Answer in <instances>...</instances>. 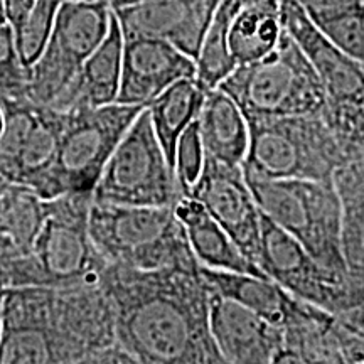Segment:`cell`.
<instances>
[{
    "mask_svg": "<svg viewBox=\"0 0 364 364\" xmlns=\"http://www.w3.org/2000/svg\"><path fill=\"white\" fill-rule=\"evenodd\" d=\"M284 34L280 0L238 2L228 31V48L236 66L265 58L277 48Z\"/></svg>",
    "mask_w": 364,
    "mask_h": 364,
    "instance_id": "603a6c76",
    "label": "cell"
},
{
    "mask_svg": "<svg viewBox=\"0 0 364 364\" xmlns=\"http://www.w3.org/2000/svg\"><path fill=\"white\" fill-rule=\"evenodd\" d=\"M29 70L21 61L14 31L0 7V100L27 97Z\"/></svg>",
    "mask_w": 364,
    "mask_h": 364,
    "instance_id": "f1b7e54d",
    "label": "cell"
},
{
    "mask_svg": "<svg viewBox=\"0 0 364 364\" xmlns=\"http://www.w3.org/2000/svg\"><path fill=\"white\" fill-rule=\"evenodd\" d=\"M236 11V0H220L208 33L204 36L201 51L196 58V81L204 91L216 88L236 68L228 48V31Z\"/></svg>",
    "mask_w": 364,
    "mask_h": 364,
    "instance_id": "484cf974",
    "label": "cell"
},
{
    "mask_svg": "<svg viewBox=\"0 0 364 364\" xmlns=\"http://www.w3.org/2000/svg\"><path fill=\"white\" fill-rule=\"evenodd\" d=\"M124 36L112 11L110 29L102 44L90 54L70 86L54 100L51 107L59 112H76L117 103L122 75Z\"/></svg>",
    "mask_w": 364,
    "mask_h": 364,
    "instance_id": "d6986e66",
    "label": "cell"
},
{
    "mask_svg": "<svg viewBox=\"0 0 364 364\" xmlns=\"http://www.w3.org/2000/svg\"><path fill=\"white\" fill-rule=\"evenodd\" d=\"M61 2L63 0H38L27 19L14 31L17 51L27 70L43 53Z\"/></svg>",
    "mask_w": 364,
    "mask_h": 364,
    "instance_id": "83f0119b",
    "label": "cell"
},
{
    "mask_svg": "<svg viewBox=\"0 0 364 364\" xmlns=\"http://www.w3.org/2000/svg\"><path fill=\"white\" fill-rule=\"evenodd\" d=\"M38 0H2V11L9 26L16 31L27 19Z\"/></svg>",
    "mask_w": 364,
    "mask_h": 364,
    "instance_id": "4dcf8cb0",
    "label": "cell"
},
{
    "mask_svg": "<svg viewBox=\"0 0 364 364\" xmlns=\"http://www.w3.org/2000/svg\"><path fill=\"white\" fill-rule=\"evenodd\" d=\"M93 2H102L112 11H117V9L122 7H129V6H135V4L144 2V0H93Z\"/></svg>",
    "mask_w": 364,
    "mask_h": 364,
    "instance_id": "d6a6232c",
    "label": "cell"
},
{
    "mask_svg": "<svg viewBox=\"0 0 364 364\" xmlns=\"http://www.w3.org/2000/svg\"><path fill=\"white\" fill-rule=\"evenodd\" d=\"M7 186H9V184H6V182H4L2 179H0V193H2V191H4V189H6V188H7Z\"/></svg>",
    "mask_w": 364,
    "mask_h": 364,
    "instance_id": "d590c367",
    "label": "cell"
},
{
    "mask_svg": "<svg viewBox=\"0 0 364 364\" xmlns=\"http://www.w3.org/2000/svg\"><path fill=\"white\" fill-rule=\"evenodd\" d=\"M334 184L343 204L341 247L348 280L364 297V154L336 171Z\"/></svg>",
    "mask_w": 364,
    "mask_h": 364,
    "instance_id": "7402d4cb",
    "label": "cell"
},
{
    "mask_svg": "<svg viewBox=\"0 0 364 364\" xmlns=\"http://www.w3.org/2000/svg\"><path fill=\"white\" fill-rule=\"evenodd\" d=\"M4 129V113H2V107H0V132Z\"/></svg>",
    "mask_w": 364,
    "mask_h": 364,
    "instance_id": "e575fe53",
    "label": "cell"
},
{
    "mask_svg": "<svg viewBox=\"0 0 364 364\" xmlns=\"http://www.w3.org/2000/svg\"><path fill=\"white\" fill-rule=\"evenodd\" d=\"M199 270L213 292L243 304L250 311L284 331L336 316L306 300L297 299L268 277L213 270L201 265Z\"/></svg>",
    "mask_w": 364,
    "mask_h": 364,
    "instance_id": "ac0fdd59",
    "label": "cell"
},
{
    "mask_svg": "<svg viewBox=\"0 0 364 364\" xmlns=\"http://www.w3.org/2000/svg\"><path fill=\"white\" fill-rule=\"evenodd\" d=\"M203 161L204 150L194 120L188 129L182 132L176 147L174 172L177 184H179L181 188V193L184 196L189 194V189L193 188L196 179H198L203 167Z\"/></svg>",
    "mask_w": 364,
    "mask_h": 364,
    "instance_id": "f546056e",
    "label": "cell"
},
{
    "mask_svg": "<svg viewBox=\"0 0 364 364\" xmlns=\"http://www.w3.org/2000/svg\"><path fill=\"white\" fill-rule=\"evenodd\" d=\"M147 107L117 144L93 188V201L125 206H176L182 198Z\"/></svg>",
    "mask_w": 364,
    "mask_h": 364,
    "instance_id": "ba28073f",
    "label": "cell"
},
{
    "mask_svg": "<svg viewBox=\"0 0 364 364\" xmlns=\"http://www.w3.org/2000/svg\"><path fill=\"white\" fill-rule=\"evenodd\" d=\"M245 179L263 215L292 235L332 277L349 282L341 247L343 204L334 179Z\"/></svg>",
    "mask_w": 364,
    "mask_h": 364,
    "instance_id": "5b68a950",
    "label": "cell"
},
{
    "mask_svg": "<svg viewBox=\"0 0 364 364\" xmlns=\"http://www.w3.org/2000/svg\"><path fill=\"white\" fill-rule=\"evenodd\" d=\"M176 213L186 230V236L196 260L201 267L213 270L247 273L255 277H267L257 263L238 248L211 215L191 196H182L176 204Z\"/></svg>",
    "mask_w": 364,
    "mask_h": 364,
    "instance_id": "ffe728a7",
    "label": "cell"
},
{
    "mask_svg": "<svg viewBox=\"0 0 364 364\" xmlns=\"http://www.w3.org/2000/svg\"><path fill=\"white\" fill-rule=\"evenodd\" d=\"M144 108L142 105L110 103L63 112L65 125L59 136L48 199L68 193H93L105 164Z\"/></svg>",
    "mask_w": 364,
    "mask_h": 364,
    "instance_id": "9c48e42d",
    "label": "cell"
},
{
    "mask_svg": "<svg viewBox=\"0 0 364 364\" xmlns=\"http://www.w3.org/2000/svg\"><path fill=\"white\" fill-rule=\"evenodd\" d=\"M0 7H2V0H0Z\"/></svg>",
    "mask_w": 364,
    "mask_h": 364,
    "instance_id": "74e56055",
    "label": "cell"
},
{
    "mask_svg": "<svg viewBox=\"0 0 364 364\" xmlns=\"http://www.w3.org/2000/svg\"><path fill=\"white\" fill-rule=\"evenodd\" d=\"M53 329L63 363H97L117 344L115 312L102 279L53 289Z\"/></svg>",
    "mask_w": 364,
    "mask_h": 364,
    "instance_id": "4fadbf2b",
    "label": "cell"
},
{
    "mask_svg": "<svg viewBox=\"0 0 364 364\" xmlns=\"http://www.w3.org/2000/svg\"><path fill=\"white\" fill-rule=\"evenodd\" d=\"M2 299H4V289L0 287V332H2Z\"/></svg>",
    "mask_w": 364,
    "mask_h": 364,
    "instance_id": "836d02e7",
    "label": "cell"
},
{
    "mask_svg": "<svg viewBox=\"0 0 364 364\" xmlns=\"http://www.w3.org/2000/svg\"><path fill=\"white\" fill-rule=\"evenodd\" d=\"M218 86L235 100L245 118L322 115L326 107L316 70L285 31L268 56L238 65Z\"/></svg>",
    "mask_w": 364,
    "mask_h": 364,
    "instance_id": "8992f818",
    "label": "cell"
},
{
    "mask_svg": "<svg viewBox=\"0 0 364 364\" xmlns=\"http://www.w3.org/2000/svg\"><path fill=\"white\" fill-rule=\"evenodd\" d=\"M306 9L309 16L329 11H339V9H356V0H295Z\"/></svg>",
    "mask_w": 364,
    "mask_h": 364,
    "instance_id": "1f68e13d",
    "label": "cell"
},
{
    "mask_svg": "<svg viewBox=\"0 0 364 364\" xmlns=\"http://www.w3.org/2000/svg\"><path fill=\"white\" fill-rule=\"evenodd\" d=\"M112 9L93 0H63L43 53L29 68L27 98L49 105L65 91L110 29Z\"/></svg>",
    "mask_w": 364,
    "mask_h": 364,
    "instance_id": "30bf717a",
    "label": "cell"
},
{
    "mask_svg": "<svg viewBox=\"0 0 364 364\" xmlns=\"http://www.w3.org/2000/svg\"><path fill=\"white\" fill-rule=\"evenodd\" d=\"M0 179L19 184L48 199L65 113L31 98H2Z\"/></svg>",
    "mask_w": 364,
    "mask_h": 364,
    "instance_id": "8fae6325",
    "label": "cell"
},
{
    "mask_svg": "<svg viewBox=\"0 0 364 364\" xmlns=\"http://www.w3.org/2000/svg\"><path fill=\"white\" fill-rule=\"evenodd\" d=\"M361 14H363V19H364V7L361 9Z\"/></svg>",
    "mask_w": 364,
    "mask_h": 364,
    "instance_id": "8d00e7d4",
    "label": "cell"
},
{
    "mask_svg": "<svg viewBox=\"0 0 364 364\" xmlns=\"http://www.w3.org/2000/svg\"><path fill=\"white\" fill-rule=\"evenodd\" d=\"M204 91L196 78H182L149 103L152 127L169 164L176 166V147L182 132L193 124L201 107Z\"/></svg>",
    "mask_w": 364,
    "mask_h": 364,
    "instance_id": "d4e9b609",
    "label": "cell"
},
{
    "mask_svg": "<svg viewBox=\"0 0 364 364\" xmlns=\"http://www.w3.org/2000/svg\"><path fill=\"white\" fill-rule=\"evenodd\" d=\"M209 331L225 364L275 363L284 348V329L211 289Z\"/></svg>",
    "mask_w": 364,
    "mask_h": 364,
    "instance_id": "2e32d148",
    "label": "cell"
},
{
    "mask_svg": "<svg viewBox=\"0 0 364 364\" xmlns=\"http://www.w3.org/2000/svg\"><path fill=\"white\" fill-rule=\"evenodd\" d=\"M188 196L201 203L241 252L257 263L262 211L241 166H230L204 156L201 172Z\"/></svg>",
    "mask_w": 364,
    "mask_h": 364,
    "instance_id": "5bb4252c",
    "label": "cell"
},
{
    "mask_svg": "<svg viewBox=\"0 0 364 364\" xmlns=\"http://www.w3.org/2000/svg\"><path fill=\"white\" fill-rule=\"evenodd\" d=\"M257 265L268 279L275 280L297 299L336 316L364 304L363 295L349 282L326 272L292 235L263 213Z\"/></svg>",
    "mask_w": 364,
    "mask_h": 364,
    "instance_id": "7c38bea8",
    "label": "cell"
},
{
    "mask_svg": "<svg viewBox=\"0 0 364 364\" xmlns=\"http://www.w3.org/2000/svg\"><path fill=\"white\" fill-rule=\"evenodd\" d=\"M311 19L341 51L364 66V19L361 11L339 9L314 14Z\"/></svg>",
    "mask_w": 364,
    "mask_h": 364,
    "instance_id": "4316f807",
    "label": "cell"
},
{
    "mask_svg": "<svg viewBox=\"0 0 364 364\" xmlns=\"http://www.w3.org/2000/svg\"><path fill=\"white\" fill-rule=\"evenodd\" d=\"M243 174L258 179H334L351 161L322 115L247 118Z\"/></svg>",
    "mask_w": 364,
    "mask_h": 364,
    "instance_id": "277c9868",
    "label": "cell"
},
{
    "mask_svg": "<svg viewBox=\"0 0 364 364\" xmlns=\"http://www.w3.org/2000/svg\"><path fill=\"white\" fill-rule=\"evenodd\" d=\"M93 193L46 199V220L31 252L0 262V287H68L102 279L107 262L90 238Z\"/></svg>",
    "mask_w": 364,
    "mask_h": 364,
    "instance_id": "7a4b0ae2",
    "label": "cell"
},
{
    "mask_svg": "<svg viewBox=\"0 0 364 364\" xmlns=\"http://www.w3.org/2000/svg\"><path fill=\"white\" fill-rule=\"evenodd\" d=\"M46 220V199L33 189L9 184L0 193V262L31 252Z\"/></svg>",
    "mask_w": 364,
    "mask_h": 364,
    "instance_id": "cb8c5ba5",
    "label": "cell"
},
{
    "mask_svg": "<svg viewBox=\"0 0 364 364\" xmlns=\"http://www.w3.org/2000/svg\"><path fill=\"white\" fill-rule=\"evenodd\" d=\"M117 343L142 364L223 361L209 331V287L198 267L139 270L107 263Z\"/></svg>",
    "mask_w": 364,
    "mask_h": 364,
    "instance_id": "6da1fadb",
    "label": "cell"
},
{
    "mask_svg": "<svg viewBox=\"0 0 364 364\" xmlns=\"http://www.w3.org/2000/svg\"><path fill=\"white\" fill-rule=\"evenodd\" d=\"M284 31L306 54L324 86L322 118L349 157L364 152V66L354 61L316 26L295 0H280Z\"/></svg>",
    "mask_w": 364,
    "mask_h": 364,
    "instance_id": "52a82bcc",
    "label": "cell"
},
{
    "mask_svg": "<svg viewBox=\"0 0 364 364\" xmlns=\"http://www.w3.org/2000/svg\"><path fill=\"white\" fill-rule=\"evenodd\" d=\"M220 0H144L113 11L124 39L166 41L196 61Z\"/></svg>",
    "mask_w": 364,
    "mask_h": 364,
    "instance_id": "9a60e30c",
    "label": "cell"
},
{
    "mask_svg": "<svg viewBox=\"0 0 364 364\" xmlns=\"http://www.w3.org/2000/svg\"><path fill=\"white\" fill-rule=\"evenodd\" d=\"M88 231L107 263L139 270L198 267L176 206L91 201Z\"/></svg>",
    "mask_w": 364,
    "mask_h": 364,
    "instance_id": "3957f363",
    "label": "cell"
},
{
    "mask_svg": "<svg viewBox=\"0 0 364 364\" xmlns=\"http://www.w3.org/2000/svg\"><path fill=\"white\" fill-rule=\"evenodd\" d=\"M182 78H196V61L161 39H124L117 103L149 107L164 90Z\"/></svg>",
    "mask_w": 364,
    "mask_h": 364,
    "instance_id": "e0dca14e",
    "label": "cell"
},
{
    "mask_svg": "<svg viewBox=\"0 0 364 364\" xmlns=\"http://www.w3.org/2000/svg\"><path fill=\"white\" fill-rule=\"evenodd\" d=\"M196 127L204 156L230 166H241L248 147L247 118L220 86L204 93Z\"/></svg>",
    "mask_w": 364,
    "mask_h": 364,
    "instance_id": "44dd1931",
    "label": "cell"
}]
</instances>
